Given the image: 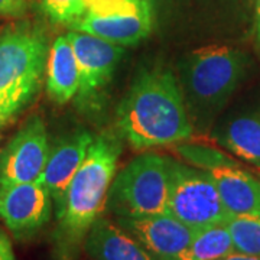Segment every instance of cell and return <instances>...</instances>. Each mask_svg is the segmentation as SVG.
Returning a JSON list of instances; mask_svg holds the SVG:
<instances>
[{
    "instance_id": "obj_1",
    "label": "cell",
    "mask_w": 260,
    "mask_h": 260,
    "mask_svg": "<svg viewBox=\"0 0 260 260\" xmlns=\"http://www.w3.org/2000/svg\"><path fill=\"white\" fill-rule=\"evenodd\" d=\"M120 153L121 143L110 133L99 135L91 142L56 207L54 243L58 260L78 259L87 234L106 207Z\"/></svg>"
},
{
    "instance_id": "obj_2",
    "label": "cell",
    "mask_w": 260,
    "mask_h": 260,
    "mask_svg": "<svg viewBox=\"0 0 260 260\" xmlns=\"http://www.w3.org/2000/svg\"><path fill=\"white\" fill-rule=\"evenodd\" d=\"M117 126L135 149L191 138L192 123L177 77L164 68L140 75L117 109Z\"/></svg>"
},
{
    "instance_id": "obj_3",
    "label": "cell",
    "mask_w": 260,
    "mask_h": 260,
    "mask_svg": "<svg viewBox=\"0 0 260 260\" xmlns=\"http://www.w3.org/2000/svg\"><path fill=\"white\" fill-rule=\"evenodd\" d=\"M247 68V56L221 45L200 48L181 68V90L189 119L210 120L230 100Z\"/></svg>"
},
{
    "instance_id": "obj_4",
    "label": "cell",
    "mask_w": 260,
    "mask_h": 260,
    "mask_svg": "<svg viewBox=\"0 0 260 260\" xmlns=\"http://www.w3.org/2000/svg\"><path fill=\"white\" fill-rule=\"evenodd\" d=\"M47 38L30 26L0 35V117L20 112L38 93L48 61Z\"/></svg>"
},
{
    "instance_id": "obj_5",
    "label": "cell",
    "mask_w": 260,
    "mask_h": 260,
    "mask_svg": "<svg viewBox=\"0 0 260 260\" xmlns=\"http://www.w3.org/2000/svg\"><path fill=\"white\" fill-rule=\"evenodd\" d=\"M169 158L145 153L113 178L106 207L117 218L168 213Z\"/></svg>"
},
{
    "instance_id": "obj_6",
    "label": "cell",
    "mask_w": 260,
    "mask_h": 260,
    "mask_svg": "<svg viewBox=\"0 0 260 260\" xmlns=\"http://www.w3.org/2000/svg\"><path fill=\"white\" fill-rule=\"evenodd\" d=\"M168 213L194 230L225 224L230 218L211 175L172 159H169Z\"/></svg>"
},
{
    "instance_id": "obj_7",
    "label": "cell",
    "mask_w": 260,
    "mask_h": 260,
    "mask_svg": "<svg viewBox=\"0 0 260 260\" xmlns=\"http://www.w3.org/2000/svg\"><path fill=\"white\" fill-rule=\"evenodd\" d=\"M177 150L189 164L211 175L230 217L259 213L260 179L243 171L237 162L215 149L200 145H181Z\"/></svg>"
},
{
    "instance_id": "obj_8",
    "label": "cell",
    "mask_w": 260,
    "mask_h": 260,
    "mask_svg": "<svg viewBox=\"0 0 260 260\" xmlns=\"http://www.w3.org/2000/svg\"><path fill=\"white\" fill-rule=\"evenodd\" d=\"M49 149L44 121L30 117L0 152V185L39 181Z\"/></svg>"
},
{
    "instance_id": "obj_9",
    "label": "cell",
    "mask_w": 260,
    "mask_h": 260,
    "mask_svg": "<svg viewBox=\"0 0 260 260\" xmlns=\"http://www.w3.org/2000/svg\"><path fill=\"white\" fill-rule=\"evenodd\" d=\"M67 37L73 45L80 70L78 99L91 104L109 85L124 51L121 45L80 30L70 32Z\"/></svg>"
},
{
    "instance_id": "obj_10",
    "label": "cell",
    "mask_w": 260,
    "mask_h": 260,
    "mask_svg": "<svg viewBox=\"0 0 260 260\" xmlns=\"http://www.w3.org/2000/svg\"><path fill=\"white\" fill-rule=\"evenodd\" d=\"M52 203L39 181L0 185V217L18 239L37 234L49 221Z\"/></svg>"
},
{
    "instance_id": "obj_11",
    "label": "cell",
    "mask_w": 260,
    "mask_h": 260,
    "mask_svg": "<svg viewBox=\"0 0 260 260\" xmlns=\"http://www.w3.org/2000/svg\"><path fill=\"white\" fill-rule=\"evenodd\" d=\"M121 229L132 234L156 260H177L194 237V229L169 213L117 218Z\"/></svg>"
},
{
    "instance_id": "obj_12",
    "label": "cell",
    "mask_w": 260,
    "mask_h": 260,
    "mask_svg": "<svg viewBox=\"0 0 260 260\" xmlns=\"http://www.w3.org/2000/svg\"><path fill=\"white\" fill-rule=\"evenodd\" d=\"M94 136L85 130H77L58 139L49 149L47 165L39 182L47 188L55 205L61 204L65 191L81 167Z\"/></svg>"
},
{
    "instance_id": "obj_13",
    "label": "cell",
    "mask_w": 260,
    "mask_h": 260,
    "mask_svg": "<svg viewBox=\"0 0 260 260\" xmlns=\"http://www.w3.org/2000/svg\"><path fill=\"white\" fill-rule=\"evenodd\" d=\"M71 28L103 38L117 45H135L150 34V2L142 5L139 9L130 12H117L110 15L84 13L71 25Z\"/></svg>"
},
{
    "instance_id": "obj_14",
    "label": "cell",
    "mask_w": 260,
    "mask_h": 260,
    "mask_svg": "<svg viewBox=\"0 0 260 260\" xmlns=\"http://www.w3.org/2000/svg\"><path fill=\"white\" fill-rule=\"evenodd\" d=\"M84 249L93 260H156L132 234L104 217L90 229Z\"/></svg>"
},
{
    "instance_id": "obj_15",
    "label": "cell",
    "mask_w": 260,
    "mask_h": 260,
    "mask_svg": "<svg viewBox=\"0 0 260 260\" xmlns=\"http://www.w3.org/2000/svg\"><path fill=\"white\" fill-rule=\"evenodd\" d=\"M80 88V70L68 37H59L49 48L47 61V91L55 103L74 99Z\"/></svg>"
},
{
    "instance_id": "obj_16",
    "label": "cell",
    "mask_w": 260,
    "mask_h": 260,
    "mask_svg": "<svg viewBox=\"0 0 260 260\" xmlns=\"http://www.w3.org/2000/svg\"><path fill=\"white\" fill-rule=\"evenodd\" d=\"M220 142L233 153L260 168V116L243 114L227 123Z\"/></svg>"
},
{
    "instance_id": "obj_17",
    "label": "cell",
    "mask_w": 260,
    "mask_h": 260,
    "mask_svg": "<svg viewBox=\"0 0 260 260\" xmlns=\"http://www.w3.org/2000/svg\"><path fill=\"white\" fill-rule=\"evenodd\" d=\"M234 249L232 234L225 224L195 230L194 237L177 260H218Z\"/></svg>"
},
{
    "instance_id": "obj_18",
    "label": "cell",
    "mask_w": 260,
    "mask_h": 260,
    "mask_svg": "<svg viewBox=\"0 0 260 260\" xmlns=\"http://www.w3.org/2000/svg\"><path fill=\"white\" fill-rule=\"evenodd\" d=\"M225 225L232 234L236 251L260 257V211L232 215Z\"/></svg>"
},
{
    "instance_id": "obj_19",
    "label": "cell",
    "mask_w": 260,
    "mask_h": 260,
    "mask_svg": "<svg viewBox=\"0 0 260 260\" xmlns=\"http://www.w3.org/2000/svg\"><path fill=\"white\" fill-rule=\"evenodd\" d=\"M41 8L58 23L73 25L84 15L83 0H39Z\"/></svg>"
},
{
    "instance_id": "obj_20",
    "label": "cell",
    "mask_w": 260,
    "mask_h": 260,
    "mask_svg": "<svg viewBox=\"0 0 260 260\" xmlns=\"http://www.w3.org/2000/svg\"><path fill=\"white\" fill-rule=\"evenodd\" d=\"M34 0H0V16L22 18L26 15Z\"/></svg>"
},
{
    "instance_id": "obj_21",
    "label": "cell",
    "mask_w": 260,
    "mask_h": 260,
    "mask_svg": "<svg viewBox=\"0 0 260 260\" xmlns=\"http://www.w3.org/2000/svg\"><path fill=\"white\" fill-rule=\"evenodd\" d=\"M0 260H16L9 237L0 230Z\"/></svg>"
},
{
    "instance_id": "obj_22",
    "label": "cell",
    "mask_w": 260,
    "mask_h": 260,
    "mask_svg": "<svg viewBox=\"0 0 260 260\" xmlns=\"http://www.w3.org/2000/svg\"><path fill=\"white\" fill-rule=\"evenodd\" d=\"M218 260H260L259 256H251V254H246V253H240V251H233L230 254L224 256L223 259Z\"/></svg>"
},
{
    "instance_id": "obj_23",
    "label": "cell",
    "mask_w": 260,
    "mask_h": 260,
    "mask_svg": "<svg viewBox=\"0 0 260 260\" xmlns=\"http://www.w3.org/2000/svg\"><path fill=\"white\" fill-rule=\"evenodd\" d=\"M256 30H257V38L260 41V0L256 2Z\"/></svg>"
},
{
    "instance_id": "obj_24",
    "label": "cell",
    "mask_w": 260,
    "mask_h": 260,
    "mask_svg": "<svg viewBox=\"0 0 260 260\" xmlns=\"http://www.w3.org/2000/svg\"><path fill=\"white\" fill-rule=\"evenodd\" d=\"M2 121H3V119H2V117H0V124H2Z\"/></svg>"
}]
</instances>
